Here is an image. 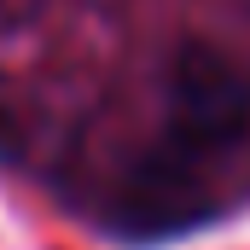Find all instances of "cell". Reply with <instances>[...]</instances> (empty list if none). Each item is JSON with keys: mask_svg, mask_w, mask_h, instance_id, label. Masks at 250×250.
<instances>
[{"mask_svg": "<svg viewBox=\"0 0 250 250\" xmlns=\"http://www.w3.org/2000/svg\"><path fill=\"white\" fill-rule=\"evenodd\" d=\"M250 192V70L215 47L169 64L163 123L111 192V227L128 239H175L227 215Z\"/></svg>", "mask_w": 250, "mask_h": 250, "instance_id": "6da1fadb", "label": "cell"}]
</instances>
